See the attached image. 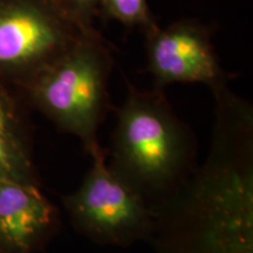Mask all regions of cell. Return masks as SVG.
I'll return each instance as SVG.
<instances>
[{
    "instance_id": "6da1fadb",
    "label": "cell",
    "mask_w": 253,
    "mask_h": 253,
    "mask_svg": "<svg viewBox=\"0 0 253 253\" xmlns=\"http://www.w3.org/2000/svg\"><path fill=\"white\" fill-rule=\"evenodd\" d=\"M202 166L151 207L156 253H253V107L224 86Z\"/></svg>"
},
{
    "instance_id": "7a4b0ae2",
    "label": "cell",
    "mask_w": 253,
    "mask_h": 253,
    "mask_svg": "<svg viewBox=\"0 0 253 253\" xmlns=\"http://www.w3.org/2000/svg\"><path fill=\"white\" fill-rule=\"evenodd\" d=\"M116 110L109 167L151 208L197 167V140L173 112L163 89L141 90L126 79Z\"/></svg>"
},
{
    "instance_id": "3957f363",
    "label": "cell",
    "mask_w": 253,
    "mask_h": 253,
    "mask_svg": "<svg viewBox=\"0 0 253 253\" xmlns=\"http://www.w3.org/2000/svg\"><path fill=\"white\" fill-rule=\"evenodd\" d=\"M114 56L106 39L84 28L71 48L15 89L30 109L58 130L78 138L86 153L101 148L99 129L112 108L109 79Z\"/></svg>"
},
{
    "instance_id": "277c9868",
    "label": "cell",
    "mask_w": 253,
    "mask_h": 253,
    "mask_svg": "<svg viewBox=\"0 0 253 253\" xmlns=\"http://www.w3.org/2000/svg\"><path fill=\"white\" fill-rule=\"evenodd\" d=\"M90 158L91 167L80 186L63 197L74 230L99 245L129 246L150 240L154 214L149 204L110 169L102 147Z\"/></svg>"
},
{
    "instance_id": "5b68a950",
    "label": "cell",
    "mask_w": 253,
    "mask_h": 253,
    "mask_svg": "<svg viewBox=\"0 0 253 253\" xmlns=\"http://www.w3.org/2000/svg\"><path fill=\"white\" fill-rule=\"evenodd\" d=\"M84 28L54 0H0V79L18 89L71 48Z\"/></svg>"
},
{
    "instance_id": "8992f818",
    "label": "cell",
    "mask_w": 253,
    "mask_h": 253,
    "mask_svg": "<svg viewBox=\"0 0 253 253\" xmlns=\"http://www.w3.org/2000/svg\"><path fill=\"white\" fill-rule=\"evenodd\" d=\"M147 72L154 88L172 84H202L211 91L227 86L231 75L220 66L210 28L196 20L157 25L144 34Z\"/></svg>"
},
{
    "instance_id": "52a82bcc",
    "label": "cell",
    "mask_w": 253,
    "mask_h": 253,
    "mask_svg": "<svg viewBox=\"0 0 253 253\" xmlns=\"http://www.w3.org/2000/svg\"><path fill=\"white\" fill-rule=\"evenodd\" d=\"M60 230L59 210L41 185L0 177V250L42 251Z\"/></svg>"
},
{
    "instance_id": "ba28073f",
    "label": "cell",
    "mask_w": 253,
    "mask_h": 253,
    "mask_svg": "<svg viewBox=\"0 0 253 253\" xmlns=\"http://www.w3.org/2000/svg\"><path fill=\"white\" fill-rule=\"evenodd\" d=\"M28 109L18 91L0 79V177L41 185Z\"/></svg>"
},
{
    "instance_id": "9c48e42d",
    "label": "cell",
    "mask_w": 253,
    "mask_h": 253,
    "mask_svg": "<svg viewBox=\"0 0 253 253\" xmlns=\"http://www.w3.org/2000/svg\"><path fill=\"white\" fill-rule=\"evenodd\" d=\"M115 20L129 28H140L145 34L157 26L148 0H99L97 17Z\"/></svg>"
},
{
    "instance_id": "30bf717a",
    "label": "cell",
    "mask_w": 253,
    "mask_h": 253,
    "mask_svg": "<svg viewBox=\"0 0 253 253\" xmlns=\"http://www.w3.org/2000/svg\"><path fill=\"white\" fill-rule=\"evenodd\" d=\"M60 7L82 27H93L97 17L99 0H54Z\"/></svg>"
},
{
    "instance_id": "8fae6325",
    "label": "cell",
    "mask_w": 253,
    "mask_h": 253,
    "mask_svg": "<svg viewBox=\"0 0 253 253\" xmlns=\"http://www.w3.org/2000/svg\"><path fill=\"white\" fill-rule=\"evenodd\" d=\"M0 253H4V252H2V251H1V250H0Z\"/></svg>"
}]
</instances>
